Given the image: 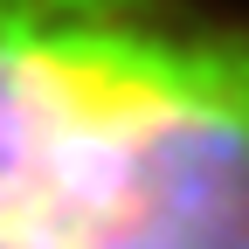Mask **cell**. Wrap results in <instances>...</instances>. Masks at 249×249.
<instances>
[{
	"label": "cell",
	"instance_id": "cell-1",
	"mask_svg": "<svg viewBox=\"0 0 249 249\" xmlns=\"http://www.w3.org/2000/svg\"><path fill=\"white\" fill-rule=\"evenodd\" d=\"M0 249H249V14L0 0Z\"/></svg>",
	"mask_w": 249,
	"mask_h": 249
}]
</instances>
